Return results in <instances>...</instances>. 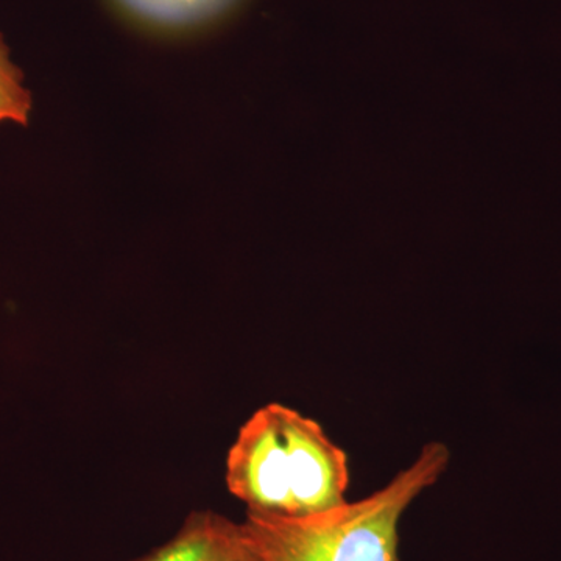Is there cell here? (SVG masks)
<instances>
[{
    "label": "cell",
    "instance_id": "cell-1",
    "mask_svg": "<svg viewBox=\"0 0 561 561\" xmlns=\"http://www.w3.org/2000/svg\"><path fill=\"white\" fill-rule=\"evenodd\" d=\"M225 481L247 512L306 518L345 504L348 456L319 421L272 402L239 430Z\"/></svg>",
    "mask_w": 561,
    "mask_h": 561
},
{
    "label": "cell",
    "instance_id": "cell-3",
    "mask_svg": "<svg viewBox=\"0 0 561 561\" xmlns=\"http://www.w3.org/2000/svg\"><path fill=\"white\" fill-rule=\"evenodd\" d=\"M131 561H265L245 523L213 511L192 512L164 545Z\"/></svg>",
    "mask_w": 561,
    "mask_h": 561
},
{
    "label": "cell",
    "instance_id": "cell-4",
    "mask_svg": "<svg viewBox=\"0 0 561 561\" xmlns=\"http://www.w3.org/2000/svg\"><path fill=\"white\" fill-rule=\"evenodd\" d=\"M139 16L161 24H190L213 16L231 0H121Z\"/></svg>",
    "mask_w": 561,
    "mask_h": 561
},
{
    "label": "cell",
    "instance_id": "cell-5",
    "mask_svg": "<svg viewBox=\"0 0 561 561\" xmlns=\"http://www.w3.org/2000/svg\"><path fill=\"white\" fill-rule=\"evenodd\" d=\"M32 113V94L25 88L24 73L14 65L10 49L0 35V124L27 125Z\"/></svg>",
    "mask_w": 561,
    "mask_h": 561
},
{
    "label": "cell",
    "instance_id": "cell-2",
    "mask_svg": "<svg viewBox=\"0 0 561 561\" xmlns=\"http://www.w3.org/2000/svg\"><path fill=\"white\" fill-rule=\"evenodd\" d=\"M449 457L448 446L430 443L411 467L365 500L306 518L247 512L243 523L265 561H401L402 515L440 479Z\"/></svg>",
    "mask_w": 561,
    "mask_h": 561
}]
</instances>
